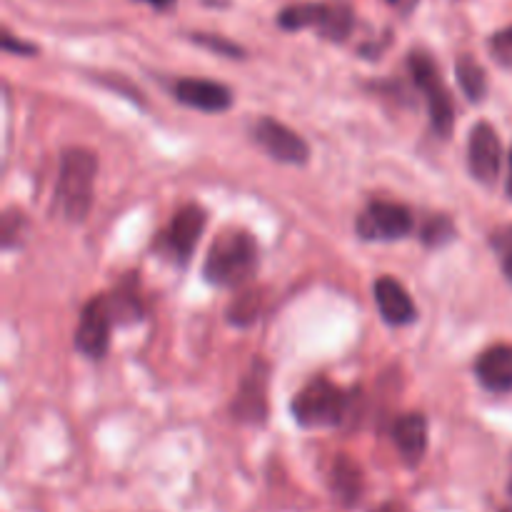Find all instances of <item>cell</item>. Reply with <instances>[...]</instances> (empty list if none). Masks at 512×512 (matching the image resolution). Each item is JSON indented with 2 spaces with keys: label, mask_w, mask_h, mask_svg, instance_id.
Wrapping results in <instances>:
<instances>
[{
  "label": "cell",
  "mask_w": 512,
  "mask_h": 512,
  "mask_svg": "<svg viewBox=\"0 0 512 512\" xmlns=\"http://www.w3.org/2000/svg\"><path fill=\"white\" fill-rule=\"evenodd\" d=\"M255 268H258V243L250 233L235 230V233L220 235L210 245L203 275L208 283L220 285V288H238L245 280L253 278Z\"/></svg>",
  "instance_id": "cell-1"
},
{
  "label": "cell",
  "mask_w": 512,
  "mask_h": 512,
  "mask_svg": "<svg viewBox=\"0 0 512 512\" xmlns=\"http://www.w3.org/2000/svg\"><path fill=\"white\" fill-rule=\"evenodd\" d=\"M98 158L85 148H68L60 155L58 205L70 223H83L93 205Z\"/></svg>",
  "instance_id": "cell-2"
},
{
  "label": "cell",
  "mask_w": 512,
  "mask_h": 512,
  "mask_svg": "<svg viewBox=\"0 0 512 512\" xmlns=\"http://www.w3.org/2000/svg\"><path fill=\"white\" fill-rule=\"evenodd\" d=\"M290 410L303 428H335L348 413V393L328 378H315L295 395Z\"/></svg>",
  "instance_id": "cell-3"
},
{
  "label": "cell",
  "mask_w": 512,
  "mask_h": 512,
  "mask_svg": "<svg viewBox=\"0 0 512 512\" xmlns=\"http://www.w3.org/2000/svg\"><path fill=\"white\" fill-rule=\"evenodd\" d=\"M410 75H413L415 85L420 88V93L425 95L430 108V123L433 130L440 138H450L455 125V105L450 98L448 88H445L443 78H440V70L435 65V60L430 58L425 50H413L410 53Z\"/></svg>",
  "instance_id": "cell-4"
},
{
  "label": "cell",
  "mask_w": 512,
  "mask_h": 512,
  "mask_svg": "<svg viewBox=\"0 0 512 512\" xmlns=\"http://www.w3.org/2000/svg\"><path fill=\"white\" fill-rule=\"evenodd\" d=\"M115 323L118 318H115L110 295H98V298L88 300L80 313L78 330H75V348L93 360L103 358L108 353L110 330Z\"/></svg>",
  "instance_id": "cell-5"
},
{
  "label": "cell",
  "mask_w": 512,
  "mask_h": 512,
  "mask_svg": "<svg viewBox=\"0 0 512 512\" xmlns=\"http://www.w3.org/2000/svg\"><path fill=\"white\" fill-rule=\"evenodd\" d=\"M413 228V213L405 205L388 203V200H373L355 223V230L363 240H400L408 238Z\"/></svg>",
  "instance_id": "cell-6"
},
{
  "label": "cell",
  "mask_w": 512,
  "mask_h": 512,
  "mask_svg": "<svg viewBox=\"0 0 512 512\" xmlns=\"http://www.w3.org/2000/svg\"><path fill=\"white\" fill-rule=\"evenodd\" d=\"M253 138L265 153L270 155L278 163L288 165H303L308 163L310 148L303 138H300L295 130H290L288 125L278 123L275 118H260L253 125Z\"/></svg>",
  "instance_id": "cell-7"
},
{
  "label": "cell",
  "mask_w": 512,
  "mask_h": 512,
  "mask_svg": "<svg viewBox=\"0 0 512 512\" xmlns=\"http://www.w3.org/2000/svg\"><path fill=\"white\" fill-rule=\"evenodd\" d=\"M205 223H208V215L200 205H185L175 213L168 230L160 235V248L173 255L178 263H188L190 255L195 253L200 235H203Z\"/></svg>",
  "instance_id": "cell-8"
},
{
  "label": "cell",
  "mask_w": 512,
  "mask_h": 512,
  "mask_svg": "<svg viewBox=\"0 0 512 512\" xmlns=\"http://www.w3.org/2000/svg\"><path fill=\"white\" fill-rule=\"evenodd\" d=\"M468 165L475 180L490 185L500 175L503 165V145H500L498 133L490 123H478L470 130L468 143Z\"/></svg>",
  "instance_id": "cell-9"
},
{
  "label": "cell",
  "mask_w": 512,
  "mask_h": 512,
  "mask_svg": "<svg viewBox=\"0 0 512 512\" xmlns=\"http://www.w3.org/2000/svg\"><path fill=\"white\" fill-rule=\"evenodd\" d=\"M173 95L178 103L200 113H225L233 105V90L215 80L180 78L173 85Z\"/></svg>",
  "instance_id": "cell-10"
},
{
  "label": "cell",
  "mask_w": 512,
  "mask_h": 512,
  "mask_svg": "<svg viewBox=\"0 0 512 512\" xmlns=\"http://www.w3.org/2000/svg\"><path fill=\"white\" fill-rule=\"evenodd\" d=\"M233 413L243 423H263L265 420V413H268V365L263 360H258L240 383Z\"/></svg>",
  "instance_id": "cell-11"
},
{
  "label": "cell",
  "mask_w": 512,
  "mask_h": 512,
  "mask_svg": "<svg viewBox=\"0 0 512 512\" xmlns=\"http://www.w3.org/2000/svg\"><path fill=\"white\" fill-rule=\"evenodd\" d=\"M375 305H378L380 315L388 325H410L418 318V308H415L413 298L408 290L398 283L395 278H378L375 280Z\"/></svg>",
  "instance_id": "cell-12"
},
{
  "label": "cell",
  "mask_w": 512,
  "mask_h": 512,
  "mask_svg": "<svg viewBox=\"0 0 512 512\" xmlns=\"http://www.w3.org/2000/svg\"><path fill=\"white\" fill-rule=\"evenodd\" d=\"M475 375L480 385L490 393H510L512 390V345H493L475 363Z\"/></svg>",
  "instance_id": "cell-13"
},
{
  "label": "cell",
  "mask_w": 512,
  "mask_h": 512,
  "mask_svg": "<svg viewBox=\"0 0 512 512\" xmlns=\"http://www.w3.org/2000/svg\"><path fill=\"white\" fill-rule=\"evenodd\" d=\"M393 440L398 445L400 455L408 465H415L423 460L428 450V420L420 413H408L395 420Z\"/></svg>",
  "instance_id": "cell-14"
},
{
  "label": "cell",
  "mask_w": 512,
  "mask_h": 512,
  "mask_svg": "<svg viewBox=\"0 0 512 512\" xmlns=\"http://www.w3.org/2000/svg\"><path fill=\"white\" fill-rule=\"evenodd\" d=\"M353 25H355L353 8H350L345 0H335V3L325 5V18L323 23H320L318 33L323 35V38L340 43V40H345L350 33H353Z\"/></svg>",
  "instance_id": "cell-15"
},
{
  "label": "cell",
  "mask_w": 512,
  "mask_h": 512,
  "mask_svg": "<svg viewBox=\"0 0 512 512\" xmlns=\"http://www.w3.org/2000/svg\"><path fill=\"white\" fill-rule=\"evenodd\" d=\"M455 75H458V83L463 88V93L468 95L470 103H480L488 93V78H485V70L473 55H460L458 63H455Z\"/></svg>",
  "instance_id": "cell-16"
},
{
  "label": "cell",
  "mask_w": 512,
  "mask_h": 512,
  "mask_svg": "<svg viewBox=\"0 0 512 512\" xmlns=\"http://www.w3.org/2000/svg\"><path fill=\"white\" fill-rule=\"evenodd\" d=\"M325 5L328 3H298L290 8L280 10L278 25L283 30H305V28H320L325 18Z\"/></svg>",
  "instance_id": "cell-17"
},
{
  "label": "cell",
  "mask_w": 512,
  "mask_h": 512,
  "mask_svg": "<svg viewBox=\"0 0 512 512\" xmlns=\"http://www.w3.org/2000/svg\"><path fill=\"white\" fill-rule=\"evenodd\" d=\"M333 485L340 498L353 503L360 495V490H363V475H360V470L348 458H340L333 470Z\"/></svg>",
  "instance_id": "cell-18"
},
{
  "label": "cell",
  "mask_w": 512,
  "mask_h": 512,
  "mask_svg": "<svg viewBox=\"0 0 512 512\" xmlns=\"http://www.w3.org/2000/svg\"><path fill=\"white\" fill-rule=\"evenodd\" d=\"M423 240L428 248H440L455 240V225L448 215H435L423 225Z\"/></svg>",
  "instance_id": "cell-19"
},
{
  "label": "cell",
  "mask_w": 512,
  "mask_h": 512,
  "mask_svg": "<svg viewBox=\"0 0 512 512\" xmlns=\"http://www.w3.org/2000/svg\"><path fill=\"white\" fill-rule=\"evenodd\" d=\"M260 313V298L258 293H248L243 298H238L233 303V308L228 310V318L233 325H248L253 323L255 315Z\"/></svg>",
  "instance_id": "cell-20"
},
{
  "label": "cell",
  "mask_w": 512,
  "mask_h": 512,
  "mask_svg": "<svg viewBox=\"0 0 512 512\" xmlns=\"http://www.w3.org/2000/svg\"><path fill=\"white\" fill-rule=\"evenodd\" d=\"M193 40L203 48L213 50V53L225 55V58H243V48L238 43L228 38H220V35H208V33H195Z\"/></svg>",
  "instance_id": "cell-21"
},
{
  "label": "cell",
  "mask_w": 512,
  "mask_h": 512,
  "mask_svg": "<svg viewBox=\"0 0 512 512\" xmlns=\"http://www.w3.org/2000/svg\"><path fill=\"white\" fill-rule=\"evenodd\" d=\"M493 248H495V253H498L500 265H503L505 278L512 283V225L498 230V233L493 235Z\"/></svg>",
  "instance_id": "cell-22"
},
{
  "label": "cell",
  "mask_w": 512,
  "mask_h": 512,
  "mask_svg": "<svg viewBox=\"0 0 512 512\" xmlns=\"http://www.w3.org/2000/svg\"><path fill=\"white\" fill-rule=\"evenodd\" d=\"M490 55L498 60L505 68H512V25L510 28L498 30V33L490 38Z\"/></svg>",
  "instance_id": "cell-23"
},
{
  "label": "cell",
  "mask_w": 512,
  "mask_h": 512,
  "mask_svg": "<svg viewBox=\"0 0 512 512\" xmlns=\"http://www.w3.org/2000/svg\"><path fill=\"white\" fill-rule=\"evenodd\" d=\"M3 50H8V53H20V55H33L35 53L33 45L20 43V40H15L13 35L8 33V30L3 33Z\"/></svg>",
  "instance_id": "cell-24"
},
{
  "label": "cell",
  "mask_w": 512,
  "mask_h": 512,
  "mask_svg": "<svg viewBox=\"0 0 512 512\" xmlns=\"http://www.w3.org/2000/svg\"><path fill=\"white\" fill-rule=\"evenodd\" d=\"M140 3H148L158 10H168V8H173L175 0H140Z\"/></svg>",
  "instance_id": "cell-25"
},
{
  "label": "cell",
  "mask_w": 512,
  "mask_h": 512,
  "mask_svg": "<svg viewBox=\"0 0 512 512\" xmlns=\"http://www.w3.org/2000/svg\"><path fill=\"white\" fill-rule=\"evenodd\" d=\"M508 195L512 198V150H510V163H508Z\"/></svg>",
  "instance_id": "cell-26"
},
{
  "label": "cell",
  "mask_w": 512,
  "mask_h": 512,
  "mask_svg": "<svg viewBox=\"0 0 512 512\" xmlns=\"http://www.w3.org/2000/svg\"><path fill=\"white\" fill-rule=\"evenodd\" d=\"M508 508H503V512H512V480H510V485H508Z\"/></svg>",
  "instance_id": "cell-27"
},
{
  "label": "cell",
  "mask_w": 512,
  "mask_h": 512,
  "mask_svg": "<svg viewBox=\"0 0 512 512\" xmlns=\"http://www.w3.org/2000/svg\"><path fill=\"white\" fill-rule=\"evenodd\" d=\"M375 512H403V510H398V508H383V510H375Z\"/></svg>",
  "instance_id": "cell-28"
},
{
  "label": "cell",
  "mask_w": 512,
  "mask_h": 512,
  "mask_svg": "<svg viewBox=\"0 0 512 512\" xmlns=\"http://www.w3.org/2000/svg\"><path fill=\"white\" fill-rule=\"evenodd\" d=\"M388 3H395V5H398V3H403V0H388Z\"/></svg>",
  "instance_id": "cell-29"
}]
</instances>
